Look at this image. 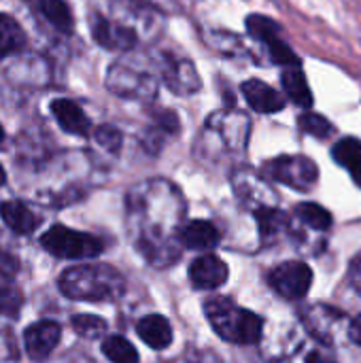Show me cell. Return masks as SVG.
Instances as JSON below:
<instances>
[{
    "mask_svg": "<svg viewBox=\"0 0 361 363\" xmlns=\"http://www.w3.org/2000/svg\"><path fill=\"white\" fill-rule=\"evenodd\" d=\"M255 217H257V223H260V232H262V238L268 242V240H277L283 232L289 230V217L274 208V206H268V208H260L255 211Z\"/></svg>",
    "mask_w": 361,
    "mask_h": 363,
    "instance_id": "22",
    "label": "cell"
},
{
    "mask_svg": "<svg viewBox=\"0 0 361 363\" xmlns=\"http://www.w3.org/2000/svg\"><path fill=\"white\" fill-rule=\"evenodd\" d=\"M0 219L15 232V234H32L38 225V217L21 202L9 200L0 204Z\"/></svg>",
    "mask_w": 361,
    "mask_h": 363,
    "instance_id": "19",
    "label": "cell"
},
{
    "mask_svg": "<svg viewBox=\"0 0 361 363\" xmlns=\"http://www.w3.org/2000/svg\"><path fill=\"white\" fill-rule=\"evenodd\" d=\"M204 40L209 43V47H213L217 53L223 55H243L245 53V45L243 40L228 30H209L204 34Z\"/></svg>",
    "mask_w": 361,
    "mask_h": 363,
    "instance_id": "27",
    "label": "cell"
},
{
    "mask_svg": "<svg viewBox=\"0 0 361 363\" xmlns=\"http://www.w3.org/2000/svg\"><path fill=\"white\" fill-rule=\"evenodd\" d=\"M62 336V330L55 321H36L32 323L26 334H23V342H26V351L34 362H43L47 359L53 349L57 347Z\"/></svg>",
    "mask_w": 361,
    "mask_h": 363,
    "instance_id": "13",
    "label": "cell"
},
{
    "mask_svg": "<svg viewBox=\"0 0 361 363\" xmlns=\"http://www.w3.org/2000/svg\"><path fill=\"white\" fill-rule=\"evenodd\" d=\"M185 211L183 191L168 179H149L128 194V219L136 249L153 266H168L181 255Z\"/></svg>",
    "mask_w": 361,
    "mask_h": 363,
    "instance_id": "1",
    "label": "cell"
},
{
    "mask_svg": "<svg viewBox=\"0 0 361 363\" xmlns=\"http://www.w3.org/2000/svg\"><path fill=\"white\" fill-rule=\"evenodd\" d=\"M162 83L177 96H194L202 89V79L194 62L166 51L162 57Z\"/></svg>",
    "mask_w": 361,
    "mask_h": 363,
    "instance_id": "10",
    "label": "cell"
},
{
    "mask_svg": "<svg viewBox=\"0 0 361 363\" xmlns=\"http://www.w3.org/2000/svg\"><path fill=\"white\" fill-rule=\"evenodd\" d=\"M102 353L111 363H138L140 357L136 349L121 336H109L102 342Z\"/></svg>",
    "mask_w": 361,
    "mask_h": 363,
    "instance_id": "26",
    "label": "cell"
},
{
    "mask_svg": "<svg viewBox=\"0 0 361 363\" xmlns=\"http://www.w3.org/2000/svg\"><path fill=\"white\" fill-rule=\"evenodd\" d=\"M51 113L57 119L60 128L66 130L68 134H77V136H87L89 134V119L85 115V111L68 98H55L51 102Z\"/></svg>",
    "mask_w": 361,
    "mask_h": 363,
    "instance_id": "15",
    "label": "cell"
},
{
    "mask_svg": "<svg viewBox=\"0 0 361 363\" xmlns=\"http://www.w3.org/2000/svg\"><path fill=\"white\" fill-rule=\"evenodd\" d=\"M23 300H21V294L9 285V283H0V315H11L15 317L21 308Z\"/></svg>",
    "mask_w": 361,
    "mask_h": 363,
    "instance_id": "31",
    "label": "cell"
},
{
    "mask_svg": "<svg viewBox=\"0 0 361 363\" xmlns=\"http://www.w3.org/2000/svg\"><path fill=\"white\" fill-rule=\"evenodd\" d=\"M270 287L285 300H302L313 285V270L302 262H283L268 274Z\"/></svg>",
    "mask_w": 361,
    "mask_h": 363,
    "instance_id": "9",
    "label": "cell"
},
{
    "mask_svg": "<svg viewBox=\"0 0 361 363\" xmlns=\"http://www.w3.org/2000/svg\"><path fill=\"white\" fill-rule=\"evenodd\" d=\"M219 240H221L219 230L211 221H204V219L187 221L181 232L183 247L194 249V251H211L219 245Z\"/></svg>",
    "mask_w": 361,
    "mask_h": 363,
    "instance_id": "16",
    "label": "cell"
},
{
    "mask_svg": "<svg viewBox=\"0 0 361 363\" xmlns=\"http://www.w3.org/2000/svg\"><path fill=\"white\" fill-rule=\"evenodd\" d=\"M60 289L70 300L83 302H115L126 291V279L111 266L85 264L68 268L60 277Z\"/></svg>",
    "mask_w": 361,
    "mask_h": 363,
    "instance_id": "3",
    "label": "cell"
},
{
    "mask_svg": "<svg viewBox=\"0 0 361 363\" xmlns=\"http://www.w3.org/2000/svg\"><path fill=\"white\" fill-rule=\"evenodd\" d=\"M26 45V34L13 15L0 13V60L21 51Z\"/></svg>",
    "mask_w": 361,
    "mask_h": 363,
    "instance_id": "21",
    "label": "cell"
},
{
    "mask_svg": "<svg viewBox=\"0 0 361 363\" xmlns=\"http://www.w3.org/2000/svg\"><path fill=\"white\" fill-rule=\"evenodd\" d=\"M251 138V119L238 108L211 113L194 143V155L204 164H223L243 157Z\"/></svg>",
    "mask_w": 361,
    "mask_h": 363,
    "instance_id": "2",
    "label": "cell"
},
{
    "mask_svg": "<svg viewBox=\"0 0 361 363\" xmlns=\"http://www.w3.org/2000/svg\"><path fill=\"white\" fill-rule=\"evenodd\" d=\"M349 281H351L353 289L361 296V253L351 262V266H349Z\"/></svg>",
    "mask_w": 361,
    "mask_h": 363,
    "instance_id": "34",
    "label": "cell"
},
{
    "mask_svg": "<svg viewBox=\"0 0 361 363\" xmlns=\"http://www.w3.org/2000/svg\"><path fill=\"white\" fill-rule=\"evenodd\" d=\"M266 51H268L270 60H272L274 64L283 66V68H287V66H300V57H298V55L294 53V49L283 40V36L277 38V40H272V43H268V45H266Z\"/></svg>",
    "mask_w": 361,
    "mask_h": 363,
    "instance_id": "30",
    "label": "cell"
},
{
    "mask_svg": "<svg viewBox=\"0 0 361 363\" xmlns=\"http://www.w3.org/2000/svg\"><path fill=\"white\" fill-rule=\"evenodd\" d=\"M281 83H283L285 96L294 104L304 106V108H311L313 106V91H311L309 79H306V74H304V70L300 66H287V68H283Z\"/></svg>",
    "mask_w": 361,
    "mask_h": 363,
    "instance_id": "18",
    "label": "cell"
},
{
    "mask_svg": "<svg viewBox=\"0 0 361 363\" xmlns=\"http://www.w3.org/2000/svg\"><path fill=\"white\" fill-rule=\"evenodd\" d=\"M136 332L140 340L155 351H164L172 342V328L168 319L162 315H147L145 319L136 323Z\"/></svg>",
    "mask_w": 361,
    "mask_h": 363,
    "instance_id": "17",
    "label": "cell"
},
{
    "mask_svg": "<svg viewBox=\"0 0 361 363\" xmlns=\"http://www.w3.org/2000/svg\"><path fill=\"white\" fill-rule=\"evenodd\" d=\"M40 11L43 15L62 32L70 34L74 28V17L66 0H40Z\"/></svg>",
    "mask_w": 361,
    "mask_h": 363,
    "instance_id": "25",
    "label": "cell"
},
{
    "mask_svg": "<svg viewBox=\"0 0 361 363\" xmlns=\"http://www.w3.org/2000/svg\"><path fill=\"white\" fill-rule=\"evenodd\" d=\"M232 187L234 194L238 196V200L247 206H251L253 211L260 208H268L277 204V194L270 189L268 181L257 174L253 168L247 166H236L232 172Z\"/></svg>",
    "mask_w": 361,
    "mask_h": 363,
    "instance_id": "8",
    "label": "cell"
},
{
    "mask_svg": "<svg viewBox=\"0 0 361 363\" xmlns=\"http://www.w3.org/2000/svg\"><path fill=\"white\" fill-rule=\"evenodd\" d=\"M298 123L306 134H311V136H315L319 140H326V138H330L334 134V123H330V119H326L323 115H317V113L300 115Z\"/></svg>",
    "mask_w": 361,
    "mask_h": 363,
    "instance_id": "28",
    "label": "cell"
},
{
    "mask_svg": "<svg viewBox=\"0 0 361 363\" xmlns=\"http://www.w3.org/2000/svg\"><path fill=\"white\" fill-rule=\"evenodd\" d=\"M349 338H351L353 345H360L361 347V315H357V317L353 319V323H351V328H349Z\"/></svg>",
    "mask_w": 361,
    "mask_h": 363,
    "instance_id": "35",
    "label": "cell"
},
{
    "mask_svg": "<svg viewBox=\"0 0 361 363\" xmlns=\"http://www.w3.org/2000/svg\"><path fill=\"white\" fill-rule=\"evenodd\" d=\"M162 57L164 53L128 55L111 66L109 87L119 96L151 102L162 83Z\"/></svg>",
    "mask_w": 361,
    "mask_h": 363,
    "instance_id": "4",
    "label": "cell"
},
{
    "mask_svg": "<svg viewBox=\"0 0 361 363\" xmlns=\"http://www.w3.org/2000/svg\"><path fill=\"white\" fill-rule=\"evenodd\" d=\"M96 143L100 145V147H104L106 151H111V153H117L119 149H121V143H123V136H121V132L117 130V128H113V125H100L98 130H96Z\"/></svg>",
    "mask_w": 361,
    "mask_h": 363,
    "instance_id": "32",
    "label": "cell"
},
{
    "mask_svg": "<svg viewBox=\"0 0 361 363\" xmlns=\"http://www.w3.org/2000/svg\"><path fill=\"white\" fill-rule=\"evenodd\" d=\"M228 274H230L228 264L213 253H204L196 257L189 266V281L196 289H202V291L221 287L228 281Z\"/></svg>",
    "mask_w": 361,
    "mask_h": 363,
    "instance_id": "12",
    "label": "cell"
},
{
    "mask_svg": "<svg viewBox=\"0 0 361 363\" xmlns=\"http://www.w3.org/2000/svg\"><path fill=\"white\" fill-rule=\"evenodd\" d=\"M245 26H247V32H249L257 43H262L264 47H266L268 43L281 38V34H283V28H281L274 19H270V17H266V15H249Z\"/></svg>",
    "mask_w": 361,
    "mask_h": 363,
    "instance_id": "24",
    "label": "cell"
},
{
    "mask_svg": "<svg viewBox=\"0 0 361 363\" xmlns=\"http://www.w3.org/2000/svg\"><path fill=\"white\" fill-rule=\"evenodd\" d=\"M306 363H334V362H326L319 353H311V355L306 357Z\"/></svg>",
    "mask_w": 361,
    "mask_h": 363,
    "instance_id": "36",
    "label": "cell"
},
{
    "mask_svg": "<svg viewBox=\"0 0 361 363\" xmlns=\"http://www.w3.org/2000/svg\"><path fill=\"white\" fill-rule=\"evenodd\" d=\"M264 174L291 189L309 191L319 181V166L306 155H281L266 162Z\"/></svg>",
    "mask_w": 361,
    "mask_h": 363,
    "instance_id": "7",
    "label": "cell"
},
{
    "mask_svg": "<svg viewBox=\"0 0 361 363\" xmlns=\"http://www.w3.org/2000/svg\"><path fill=\"white\" fill-rule=\"evenodd\" d=\"M4 140V130H2V125H0V143Z\"/></svg>",
    "mask_w": 361,
    "mask_h": 363,
    "instance_id": "38",
    "label": "cell"
},
{
    "mask_svg": "<svg viewBox=\"0 0 361 363\" xmlns=\"http://www.w3.org/2000/svg\"><path fill=\"white\" fill-rule=\"evenodd\" d=\"M332 157L336 164L349 170L351 179L361 187V140L357 138H340L332 147Z\"/></svg>",
    "mask_w": 361,
    "mask_h": 363,
    "instance_id": "20",
    "label": "cell"
},
{
    "mask_svg": "<svg viewBox=\"0 0 361 363\" xmlns=\"http://www.w3.org/2000/svg\"><path fill=\"white\" fill-rule=\"evenodd\" d=\"M17 259L13 257V255H9V253H2L0 251V277L2 279H11L15 272H17Z\"/></svg>",
    "mask_w": 361,
    "mask_h": 363,
    "instance_id": "33",
    "label": "cell"
},
{
    "mask_svg": "<svg viewBox=\"0 0 361 363\" xmlns=\"http://www.w3.org/2000/svg\"><path fill=\"white\" fill-rule=\"evenodd\" d=\"M247 104L255 111V113H262V115H272V113H281L285 106H287V98L270 87L268 83L260 81V79H249L243 83L240 87Z\"/></svg>",
    "mask_w": 361,
    "mask_h": 363,
    "instance_id": "14",
    "label": "cell"
},
{
    "mask_svg": "<svg viewBox=\"0 0 361 363\" xmlns=\"http://www.w3.org/2000/svg\"><path fill=\"white\" fill-rule=\"evenodd\" d=\"M91 34L100 47L113 51H132L140 43V34L132 26L123 23L121 19H109L104 15H96L91 19Z\"/></svg>",
    "mask_w": 361,
    "mask_h": 363,
    "instance_id": "11",
    "label": "cell"
},
{
    "mask_svg": "<svg viewBox=\"0 0 361 363\" xmlns=\"http://www.w3.org/2000/svg\"><path fill=\"white\" fill-rule=\"evenodd\" d=\"M296 217L309 225L311 230H317V232H326L332 228V213L328 208H323L321 204H315V202H302L296 206Z\"/></svg>",
    "mask_w": 361,
    "mask_h": 363,
    "instance_id": "23",
    "label": "cell"
},
{
    "mask_svg": "<svg viewBox=\"0 0 361 363\" xmlns=\"http://www.w3.org/2000/svg\"><path fill=\"white\" fill-rule=\"evenodd\" d=\"M4 181H6V174H4V168L0 166V185H4Z\"/></svg>",
    "mask_w": 361,
    "mask_h": 363,
    "instance_id": "37",
    "label": "cell"
},
{
    "mask_svg": "<svg viewBox=\"0 0 361 363\" xmlns=\"http://www.w3.org/2000/svg\"><path fill=\"white\" fill-rule=\"evenodd\" d=\"M204 313L217 336L232 345H255L262 338L264 319L247 308L236 306L230 298H209Z\"/></svg>",
    "mask_w": 361,
    "mask_h": 363,
    "instance_id": "5",
    "label": "cell"
},
{
    "mask_svg": "<svg viewBox=\"0 0 361 363\" xmlns=\"http://www.w3.org/2000/svg\"><path fill=\"white\" fill-rule=\"evenodd\" d=\"M72 328L74 332L81 336V338H87V340H96L100 336H104L106 332V321L96 317V315H77L72 319Z\"/></svg>",
    "mask_w": 361,
    "mask_h": 363,
    "instance_id": "29",
    "label": "cell"
},
{
    "mask_svg": "<svg viewBox=\"0 0 361 363\" xmlns=\"http://www.w3.org/2000/svg\"><path fill=\"white\" fill-rule=\"evenodd\" d=\"M40 245L47 253L60 259H91L102 253L104 245L100 238L70 230L66 225H51L43 238Z\"/></svg>",
    "mask_w": 361,
    "mask_h": 363,
    "instance_id": "6",
    "label": "cell"
}]
</instances>
